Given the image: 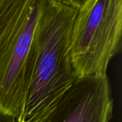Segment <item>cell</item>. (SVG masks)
Listing matches in <instances>:
<instances>
[{
  "mask_svg": "<svg viewBox=\"0 0 122 122\" xmlns=\"http://www.w3.org/2000/svg\"><path fill=\"white\" fill-rule=\"evenodd\" d=\"M44 0H0V112L19 121L26 72Z\"/></svg>",
  "mask_w": 122,
  "mask_h": 122,
  "instance_id": "3",
  "label": "cell"
},
{
  "mask_svg": "<svg viewBox=\"0 0 122 122\" xmlns=\"http://www.w3.org/2000/svg\"><path fill=\"white\" fill-rule=\"evenodd\" d=\"M76 9L71 0H44L29 52L19 122H41L76 81L69 54Z\"/></svg>",
  "mask_w": 122,
  "mask_h": 122,
  "instance_id": "1",
  "label": "cell"
},
{
  "mask_svg": "<svg viewBox=\"0 0 122 122\" xmlns=\"http://www.w3.org/2000/svg\"><path fill=\"white\" fill-rule=\"evenodd\" d=\"M114 99L105 76L77 79L41 122H109Z\"/></svg>",
  "mask_w": 122,
  "mask_h": 122,
  "instance_id": "4",
  "label": "cell"
},
{
  "mask_svg": "<svg viewBox=\"0 0 122 122\" xmlns=\"http://www.w3.org/2000/svg\"><path fill=\"white\" fill-rule=\"evenodd\" d=\"M0 122H19L14 116L0 112Z\"/></svg>",
  "mask_w": 122,
  "mask_h": 122,
  "instance_id": "5",
  "label": "cell"
},
{
  "mask_svg": "<svg viewBox=\"0 0 122 122\" xmlns=\"http://www.w3.org/2000/svg\"><path fill=\"white\" fill-rule=\"evenodd\" d=\"M76 9L69 54L76 79L107 76L121 50L122 0H71Z\"/></svg>",
  "mask_w": 122,
  "mask_h": 122,
  "instance_id": "2",
  "label": "cell"
}]
</instances>
